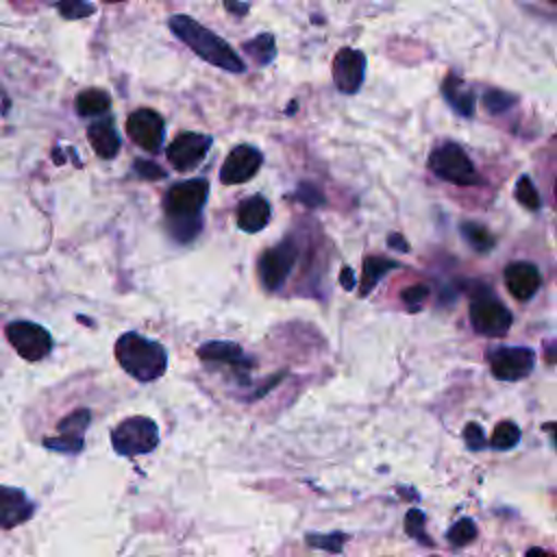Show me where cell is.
Listing matches in <instances>:
<instances>
[{"instance_id":"cell-32","label":"cell","mask_w":557,"mask_h":557,"mask_svg":"<svg viewBox=\"0 0 557 557\" xmlns=\"http://www.w3.org/2000/svg\"><path fill=\"white\" fill-rule=\"evenodd\" d=\"M463 442H466V446H468L470 450H481V448L487 446L485 433H483V429H481L476 422L466 424V429H463Z\"/></svg>"},{"instance_id":"cell-26","label":"cell","mask_w":557,"mask_h":557,"mask_svg":"<svg viewBox=\"0 0 557 557\" xmlns=\"http://www.w3.org/2000/svg\"><path fill=\"white\" fill-rule=\"evenodd\" d=\"M446 537H448V542H450L453 546H466V544L474 542V537H476V524H474V520H472V518H461L459 522H455V524L448 529Z\"/></svg>"},{"instance_id":"cell-31","label":"cell","mask_w":557,"mask_h":557,"mask_svg":"<svg viewBox=\"0 0 557 557\" xmlns=\"http://www.w3.org/2000/svg\"><path fill=\"white\" fill-rule=\"evenodd\" d=\"M405 531H407L411 537L420 540L422 544H431L429 537H426V533H424V513H422L420 509H409V511H407V516H405Z\"/></svg>"},{"instance_id":"cell-24","label":"cell","mask_w":557,"mask_h":557,"mask_svg":"<svg viewBox=\"0 0 557 557\" xmlns=\"http://www.w3.org/2000/svg\"><path fill=\"white\" fill-rule=\"evenodd\" d=\"M461 235L476 252H487L494 248V235L479 222H463Z\"/></svg>"},{"instance_id":"cell-9","label":"cell","mask_w":557,"mask_h":557,"mask_svg":"<svg viewBox=\"0 0 557 557\" xmlns=\"http://www.w3.org/2000/svg\"><path fill=\"white\" fill-rule=\"evenodd\" d=\"M296 257H298V246L292 239H285V242L268 248L265 252H261L259 265H257L261 285L270 292L278 289L285 283V278L289 276V272L296 263Z\"/></svg>"},{"instance_id":"cell-36","label":"cell","mask_w":557,"mask_h":557,"mask_svg":"<svg viewBox=\"0 0 557 557\" xmlns=\"http://www.w3.org/2000/svg\"><path fill=\"white\" fill-rule=\"evenodd\" d=\"M339 283L344 289H352L355 287V274L350 268H342V274H339Z\"/></svg>"},{"instance_id":"cell-6","label":"cell","mask_w":557,"mask_h":557,"mask_svg":"<svg viewBox=\"0 0 557 557\" xmlns=\"http://www.w3.org/2000/svg\"><path fill=\"white\" fill-rule=\"evenodd\" d=\"M470 322L472 329L487 337H503L511 329V311L492 294H476L470 302Z\"/></svg>"},{"instance_id":"cell-11","label":"cell","mask_w":557,"mask_h":557,"mask_svg":"<svg viewBox=\"0 0 557 557\" xmlns=\"http://www.w3.org/2000/svg\"><path fill=\"white\" fill-rule=\"evenodd\" d=\"M126 133L146 152H159V148L163 144L165 124L157 111L137 109L126 120Z\"/></svg>"},{"instance_id":"cell-25","label":"cell","mask_w":557,"mask_h":557,"mask_svg":"<svg viewBox=\"0 0 557 557\" xmlns=\"http://www.w3.org/2000/svg\"><path fill=\"white\" fill-rule=\"evenodd\" d=\"M518 442H520V429L511 420L498 422L496 429L492 431V437H490V446L496 448V450H509Z\"/></svg>"},{"instance_id":"cell-19","label":"cell","mask_w":557,"mask_h":557,"mask_svg":"<svg viewBox=\"0 0 557 557\" xmlns=\"http://www.w3.org/2000/svg\"><path fill=\"white\" fill-rule=\"evenodd\" d=\"M198 357L207 363H224V366H233V368H242L246 366V357L239 348V344L235 342H205L198 348Z\"/></svg>"},{"instance_id":"cell-14","label":"cell","mask_w":557,"mask_h":557,"mask_svg":"<svg viewBox=\"0 0 557 557\" xmlns=\"http://www.w3.org/2000/svg\"><path fill=\"white\" fill-rule=\"evenodd\" d=\"M89 420H91L89 409L72 411L70 416H65L59 422V426H57L59 435L48 437L44 444L52 450H59V453H78L83 448V433L89 426Z\"/></svg>"},{"instance_id":"cell-5","label":"cell","mask_w":557,"mask_h":557,"mask_svg":"<svg viewBox=\"0 0 557 557\" xmlns=\"http://www.w3.org/2000/svg\"><path fill=\"white\" fill-rule=\"evenodd\" d=\"M429 168L437 178L459 187H470L479 183V176L470 157L455 141H444L437 148H433L429 157Z\"/></svg>"},{"instance_id":"cell-35","label":"cell","mask_w":557,"mask_h":557,"mask_svg":"<svg viewBox=\"0 0 557 557\" xmlns=\"http://www.w3.org/2000/svg\"><path fill=\"white\" fill-rule=\"evenodd\" d=\"M224 9L233 15H246L248 13V4L242 0H224Z\"/></svg>"},{"instance_id":"cell-30","label":"cell","mask_w":557,"mask_h":557,"mask_svg":"<svg viewBox=\"0 0 557 557\" xmlns=\"http://www.w3.org/2000/svg\"><path fill=\"white\" fill-rule=\"evenodd\" d=\"M346 542L344 533H329V535H320V533H309L307 535V544L315 546V548H324V550H333L339 553L342 546Z\"/></svg>"},{"instance_id":"cell-12","label":"cell","mask_w":557,"mask_h":557,"mask_svg":"<svg viewBox=\"0 0 557 557\" xmlns=\"http://www.w3.org/2000/svg\"><path fill=\"white\" fill-rule=\"evenodd\" d=\"M263 163V157L261 152L255 148V146H248V144H239L235 146L226 161L222 163L220 168V181L224 185H239V183H246L250 181L259 168Z\"/></svg>"},{"instance_id":"cell-27","label":"cell","mask_w":557,"mask_h":557,"mask_svg":"<svg viewBox=\"0 0 557 557\" xmlns=\"http://www.w3.org/2000/svg\"><path fill=\"white\" fill-rule=\"evenodd\" d=\"M513 194H516V200L522 207L531 209V211L540 209V205H542V198H540V194H537V189H535V185H533V181L529 176H520L518 178Z\"/></svg>"},{"instance_id":"cell-28","label":"cell","mask_w":557,"mask_h":557,"mask_svg":"<svg viewBox=\"0 0 557 557\" xmlns=\"http://www.w3.org/2000/svg\"><path fill=\"white\" fill-rule=\"evenodd\" d=\"M483 104L490 113H503L516 104V96L507 94L503 89H487L483 96Z\"/></svg>"},{"instance_id":"cell-4","label":"cell","mask_w":557,"mask_h":557,"mask_svg":"<svg viewBox=\"0 0 557 557\" xmlns=\"http://www.w3.org/2000/svg\"><path fill=\"white\" fill-rule=\"evenodd\" d=\"M111 444L115 453L124 457H137L154 450L159 446V429L154 420L146 416H133L122 420L113 433H111Z\"/></svg>"},{"instance_id":"cell-22","label":"cell","mask_w":557,"mask_h":557,"mask_svg":"<svg viewBox=\"0 0 557 557\" xmlns=\"http://www.w3.org/2000/svg\"><path fill=\"white\" fill-rule=\"evenodd\" d=\"M244 52L257 63V65H268L276 57V44L272 33H261L248 41H244Z\"/></svg>"},{"instance_id":"cell-16","label":"cell","mask_w":557,"mask_h":557,"mask_svg":"<svg viewBox=\"0 0 557 557\" xmlns=\"http://www.w3.org/2000/svg\"><path fill=\"white\" fill-rule=\"evenodd\" d=\"M35 511L33 500L17 487L0 485V527L11 529L26 522Z\"/></svg>"},{"instance_id":"cell-7","label":"cell","mask_w":557,"mask_h":557,"mask_svg":"<svg viewBox=\"0 0 557 557\" xmlns=\"http://www.w3.org/2000/svg\"><path fill=\"white\" fill-rule=\"evenodd\" d=\"M4 335H7L9 344L17 350V355L26 361H39L52 348L50 333L35 322H26V320L11 322V324H7Z\"/></svg>"},{"instance_id":"cell-10","label":"cell","mask_w":557,"mask_h":557,"mask_svg":"<svg viewBox=\"0 0 557 557\" xmlns=\"http://www.w3.org/2000/svg\"><path fill=\"white\" fill-rule=\"evenodd\" d=\"M213 139L209 135L202 133H181L172 139V144L168 146V161L172 163L174 170L178 172H187L194 170L196 165L202 163L205 154L209 152Z\"/></svg>"},{"instance_id":"cell-33","label":"cell","mask_w":557,"mask_h":557,"mask_svg":"<svg viewBox=\"0 0 557 557\" xmlns=\"http://www.w3.org/2000/svg\"><path fill=\"white\" fill-rule=\"evenodd\" d=\"M400 298L409 305V309H418L426 298H429V287L426 285H411L400 292Z\"/></svg>"},{"instance_id":"cell-15","label":"cell","mask_w":557,"mask_h":557,"mask_svg":"<svg viewBox=\"0 0 557 557\" xmlns=\"http://www.w3.org/2000/svg\"><path fill=\"white\" fill-rule=\"evenodd\" d=\"M503 276H505L507 292L516 300L533 298V294L540 289V283H542L540 270L533 263H529V261H513V263H509L505 268Z\"/></svg>"},{"instance_id":"cell-3","label":"cell","mask_w":557,"mask_h":557,"mask_svg":"<svg viewBox=\"0 0 557 557\" xmlns=\"http://www.w3.org/2000/svg\"><path fill=\"white\" fill-rule=\"evenodd\" d=\"M115 359L122 370L139 383H150L163 376L168 368V352L159 342H152L135 331L124 333L115 342Z\"/></svg>"},{"instance_id":"cell-1","label":"cell","mask_w":557,"mask_h":557,"mask_svg":"<svg viewBox=\"0 0 557 557\" xmlns=\"http://www.w3.org/2000/svg\"><path fill=\"white\" fill-rule=\"evenodd\" d=\"M168 26L202 61H207L224 72H231V74H242L246 70V63L242 61V57L222 37H218L213 30L205 28L194 17L172 15L168 20Z\"/></svg>"},{"instance_id":"cell-18","label":"cell","mask_w":557,"mask_h":557,"mask_svg":"<svg viewBox=\"0 0 557 557\" xmlns=\"http://www.w3.org/2000/svg\"><path fill=\"white\" fill-rule=\"evenodd\" d=\"M87 137H89L91 148L96 150V154L102 159H113L120 150V135L109 117L91 122L87 128Z\"/></svg>"},{"instance_id":"cell-17","label":"cell","mask_w":557,"mask_h":557,"mask_svg":"<svg viewBox=\"0 0 557 557\" xmlns=\"http://www.w3.org/2000/svg\"><path fill=\"white\" fill-rule=\"evenodd\" d=\"M270 218H272V209L263 196H250L237 209V226L246 233H257L265 228Z\"/></svg>"},{"instance_id":"cell-21","label":"cell","mask_w":557,"mask_h":557,"mask_svg":"<svg viewBox=\"0 0 557 557\" xmlns=\"http://www.w3.org/2000/svg\"><path fill=\"white\" fill-rule=\"evenodd\" d=\"M398 268V261L394 259H385V257H368L363 261V276H361V285H359V296H368L374 285L379 283V278L383 274H387L389 270H396Z\"/></svg>"},{"instance_id":"cell-29","label":"cell","mask_w":557,"mask_h":557,"mask_svg":"<svg viewBox=\"0 0 557 557\" xmlns=\"http://www.w3.org/2000/svg\"><path fill=\"white\" fill-rule=\"evenodd\" d=\"M57 9L65 20H81L94 13V4L87 0H59Z\"/></svg>"},{"instance_id":"cell-2","label":"cell","mask_w":557,"mask_h":557,"mask_svg":"<svg viewBox=\"0 0 557 557\" xmlns=\"http://www.w3.org/2000/svg\"><path fill=\"white\" fill-rule=\"evenodd\" d=\"M209 196V183L202 178L181 181L172 185L163 198V209L172 226V235L189 242L200 231V209Z\"/></svg>"},{"instance_id":"cell-38","label":"cell","mask_w":557,"mask_h":557,"mask_svg":"<svg viewBox=\"0 0 557 557\" xmlns=\"http://www.w3.org/2000/svg\"><path fill=\"white\" fill-rule=\"evenodd\" d=\"M107 2H124V0H107Z\"/></svg>"},{"instance_id":"cell-20","label":"cell","mask_w":557,"mask_h":557,"mask_svg":"<svg viewBox=\"0 0 557 557\" xmlns=\"http://www.w3.org/2000/svg\"><path fill=\"white\" fill-rule=\"evenodd\" d=\"M442 94L448 100V104L463 117L474 115V94L466 87V83L457 74H448L442 83Z\"/></svg>"},{"instance_id":"cell-13","label":"cell","mask_w":557,"mask_h":557,"mask_svg":"<svg viewBox=\"0 0 557 557\" xmlns=\"http://www.w3.org/2000/svg\"><path fill=\"white\" fill-rule=\"evenodd\" d=\"M366 78V54L355 48H342L333 59V83L342 94H357Z\"/></svg>"},{"instance_id":"cell-23","label":"cell","mask_w":557,"mask_h":557,"mask_svg":"<svg viewBox=\"0 0 557 557\" xmlns=\"http://www.w3.org/2000/svg\"><path fill=\"white\" fill-rule=\"evenodd\" d=\"M109 104H111V98L102 89H85L76 96V111L85 117L104 113L109 109Z\"/></svg>"},{"instance_id":"cell-37","label":"cell","mask_w":557,"mask_h":557,"mask_svg":"<svg viewBox=\"0 0 557 557\" xmlns=\"http://www.w3.org/2000/svg\"><path fill=\"white\" fill-rule=\"evenodd\" d=\"M387 242H389V246H392V248H400L403 252H407V250H409V246H407L405 237H400V235H396V233H394V235H389V239H387Z\"/></svg>"},{"instance_id":"cell-34","label":"cell","mask_w":557,"mask_h":557,"mask_svg":"<svg viewBox=\"0 0 557 557\" xmlns=\"http://www.w3.org/2000/svg\"><path fill=\"white\" fill-rule=\"evenodd\" d=\"M133 170H135L141 178H148V181H157V178H163V176H165L163 168H159V165L152 163V161H144V159L135 161V163H133Z\"/></svg>"},{"instance_id":"cell-8","label":"cell","mask_w":557,"mask_h":557,"mask_svg":"<svg viewBox=\"0 0 557 557\" xmlns=\"http://www.w3.org/2000/svg\"><path fill=\"white\" fill-rule=\"evenodd\" d=\"M535 352L527 346H496L487 352L490 370L498 381H518L535 368Z\"/></svg>"}]
</instances>
